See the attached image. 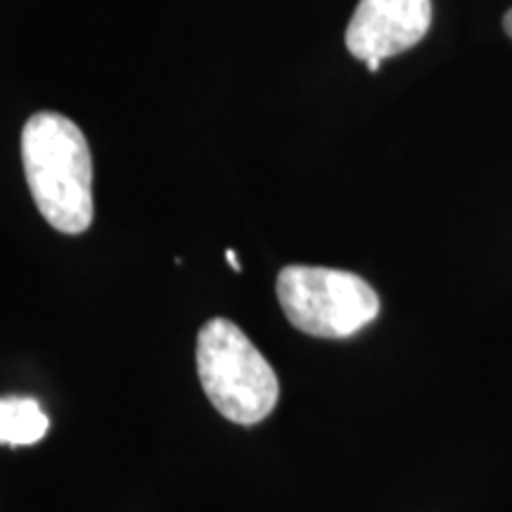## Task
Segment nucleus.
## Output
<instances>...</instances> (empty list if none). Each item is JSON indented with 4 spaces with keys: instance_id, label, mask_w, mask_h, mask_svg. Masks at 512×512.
<instances>
[{
    "instance_id": "f257e3e1",
    "label": "nucleus",
    "mask_w": 512,
    "mask_h": 512,
    "mask_svg": "<svg viewBox=\"0 0 512 512\" xmlns=\"http://www.w3.org/2000/svg\"><path fill=\"white\" fill-rule=\"evenodd\" d=\"M22 164L31 197L50 226L79 235L93 223V159L72 119L38 112L24 124Z\"/></svg>"
},
{
    "instance_id": "f03ea898",
    "label": "nucleus",
    "mask_w": 512,
    "mask_h": 512,
    "mask_svg": "<svg viewBox=\"0 0 512 512\" xmlns=\"http://www.w3.org/2000/svg\"><path fill=\"white\" fill-rule=\"evenodd\" d=\"M197 375L216 411L238 425H256L278 403L271 363L228 318H211L197 335Z\"/></svg>"
},
{
    "instance_id": "7ed1b4c3",
    "label": "nucleus",
    "mask_w": 512,
    "mask_h": 512,
    "mask_svg": "<svg viewBox=\"0 0 512 512\" xmlns=\"http://www.w3.org/2000/svg\"><path fill=\"white\" fill-rule=\"evenodd\" d=\"M275 290L287 320L311 337H351L380 313L373 287L361 275L339 268L285 266Z\"/></svg>"
},
{
    "instance_id": "20e7f679",
    "label": "nucleus",
    "mask_w": 512,
    "mask_h": 512,
    "mask_svg": "<svg viewBox=\"0 0 512 512\" xmlns=\"http://www.w3.org/2000/svg\"><path fill=\"white\" fill-rule=\"evenodd\" d=\"M432 24V0H358L347 27L356 60H387L413 48Z\"/></svg>"
},
{
    "instance_id": "39448f33",
    "label": "nucleus",
    "mask_w": 512,
    "mask_h": 512,
    "mask_svg": "<svg viewBox=\"0 0 512 512\" xmlns=\"http://www.w3.org/2000/svg\"><path fill=\"white\" fill-rule=\"evenodd\" d=\"M50 427L41 403L31 396H0V446H31Z\"/></svg>"
},
{
    "instance_id": "423d86ee",
    "label": "nucleus",
    "mask_w": 512,
    "mask_h": 512,
    "mask_svg": "<svg viewBox=\"0 0 512 512\" xmlns=\"http://www.w3.org/2000/svg\"><path fill=\"white\" fill-rule=\"evenodd\" d=\"M226 259H228V264H230V268H233V271H242L240 259H238V256H235L233 249H228V252H226Z\"/></svg>"
},
{
    "instance_id": "0eeeda50",
    "label": "nucleus",
    "mask_w": 512,
    "mask_h": 512,
    "mask_svg": "<svg viewBox=\"0 0 512 512\" xmlns=\"http://www.w3.org/2000/svg\"><path fill=\"white\" fill-rule=\"evenodd\" d=\"M366 67L370 69V72H380L382 60H366Z\"/></svg>"
},
{
    "instance_id": "6e6552de",
    "label": "nucleus",
    "mask_w": 512,
    "mask_h": 512,
    "mask_svg": "<svg viewBox=\"0 0 512 512\" xmlns=\"http://www.w3.org/2000/svg\"><path fill=\"white\" fill-rule=\"evenodd\" d=\"M505 31H508V36L512 38V10L505 15Z\"/></svg>"
}]
</instances>
